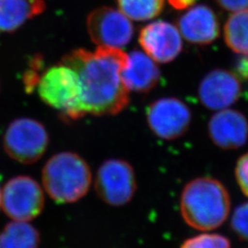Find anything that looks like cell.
I'll return each mask as SVG.
<instances>
[{
  "label": "cell",
  "mask_w": 248,
  "mask_h": 248,
  "mask_svg": "<svg viewBox=\"0 0 248 248\" xmlns=\"http://www.w3.org/2000/svg\"><path fill=\"white\" fill-rule=\"evenodd\" d=\"M142 51L155 62H173L182 52V36L177 26L156 20L145 25L138 37Z\"/></svg>",
  "instance_id": "30bf717a"
},
{
  "label": "cell",
  "mask_w": 248,
  "mask_h": 248,
  "mask_svg": "<svg viewBox=\"0 0 248 248\" xmlns=\"http://www.w3.org/2000/svg\"><path fill=\"white\" fill-rule=\"evenodd\" d=\"M241 95L240 80L233 73L214 69L209 72L199 87V98L204 106L213 110L228 108Z\"/></svg>",
  "instance_id": "8fae6325"
},
{
  "label": "cell",
  "mask_w": 248,
  "mask_h": 248,
  "mask_svg": "<svg viewBox=\"0 0 248 248\" xmlns=\"http://www.w3.org/2000/svg\"><path fill=\"white\" fill-rule=\"evenodd\" d=\"M119 9L131 20L145 21L159 16L165 0H117Z\"/></svg>",
  "instance_id": "ac0fdd59"
},
{
  "label": "cell",
  "mask_w": 248,
  "mask_h": 248,
  "mask_svg": "<svg viewBox=\"0 0 248 248\" xmlns=\"http://www.w3.org/2000/svg\"><path fill=\"white\" fill-rule=\"evenodd\" d=\"M235 76L243 80H248V54H242L235 63Z\"/></svg>",
  "instance_id": "603a6c76"
},
{
  "label": "cell",
  "mask_w": 248,
  "mask_h": 248,
  "mask_svg": "<svg viewBox=\"0 0 248 248\" xmlns=\"http://www.w3.org/2000/svg\"><path fill=\"white\" fill-rule=\"evenodd\" d=\"M180 248H231V243L222 234L202 233L186 239Z\"/></svg>",
  "instance_id": "d6986e66"
},
{
  "label": "cell",
  "mask_w": 248,
  "mask_h": 248,
  "mask_svg": "<svg viewBox=\"0 0 248 248\" xmlns=\"http://www.w3.org/2000/svg\"><path fill=\"white\" fill-rule=\"evenodd\" d=\"M90 40L97 46L122 49L129 45L134 33L132 20L120 9L103 6L92 10L87 18Z\"/></svg>",
  "instance_id": "ba28073f"
},
{
  "label": "cell",
  "mask_w": 248,
  "mask_h": 248,
  "mask_svg": "<svg viewBox=\"0 0 248 248\" xmlns=\"http://www.w3.org/2000/svg\"><path fill=\"white\" fill-rule=\"evenodd\" d=\"M224 40L232 52L248 54V9L233 12L227 19Z\"/></svg>",
  "instance_id": "e0dca14e"
},
{
  "label": "cell",
  "mask_w": 248,
  "mask_h": 248,
  "mask_svg": "<svg viewBox=\"0 0 248 248\" xmlns=\"http://www.w3.org/2000/svg\"><path fill=\"white\" fill-rule=\"evenodd\" d=\"M40 233L27 222L8 223L0 232V248H38Z\"/></svg>",
  "instance_id": "2e32d148"
},
{
  "label": "cell",
  "mask_w": 248,
  "mask_h": 248,
  "mask_svg": "<svg viewBox=\"0 0 248 248\" xmlns=\"http://www.w3.org/2000/svg\"><path fill=\"white\" fill-rule=\"evenodd\" d=\"M136 188L135 172L129 162L111 158L98 168L95 190L105 203L114 207L124 206L132 201Z\"/></svg>",
  "instance_id": "8992f818"
},
{
  "label": "cell",
  "mask_w": 248,
  "mask_h": 248,
  "mask_svg": "<svg viewBox=\"0 0 248 248\" xmlns=\"http://www.w3.org/2000/svg\"><path fill=\"white\" fill-rule=\"evenodd\" d=\"M217 3L226 10L239 11L248 9V0H216Z\"/></svg>",
  "instance_id": "7402d4cb"
},
{
  "label": "cell",
  "mask_w": 248,
  "mask_h": 248,
  "mask_svg": "<svg viewBox=\"0 0 248 248\" xmlns=\"http://www.w3.org/2000/svg\"><path fill=\"white\" fill-rule=\"evenodd\" d=\"M235 177L244 195L248 197V152L240 157L236 168Z\"/></svg>",
  "instance_id": "44dd1931"
},
{
  "label": "cell",
  "mask_w": 248,
  "mask_h": 248,
  "mask_svg": "<svg viewBox=\"0 0 248 248\" xmlns=\"http://www.w3.org/2000/svg\"><path fill=\"white\" fill-rule=\"evenodd\" d=\"M177 29L182 38L196 45H210L220 34L217 16L206 5H198L188 9L177 20Z\"/></svg>",
  "instance_id": "4fadbf2b"
},
{
  "label": "cell",
  "mask_w": 248,
  "mask_h": 248,
  "mask_svg": "<svg viewBox=\"0 0 248 248\" xmlns=\"http://www.w3.org/2000/svg\"><path fill=\"white\" fill-rule=\"evenodd\" d=\"M208 132L211 140L219 148L238 149L248 142V119L238 110L221 109L211 118Z\"/></svg>",
  "instance_id": "7c38bea8"
},
{
  "label": "cell",
  "mask_w": 248,
  "mask_h": 248,
  "mask_svg": "<svg viewBox=\"0 0 248 248\" xmlns=\"http://www.w3.org/2000/svg\"><path fill=\"white\" fill-rule=\"evenodd\" d=\"M1 195H2V193H1V190H0V205H1Z\"/></svg>",
  "instance_id": "d4e9b609"
},
{
  "label": "cell",
  "mask_w": 248,
  "mask_h": 248,
  "mask_svg": "<svg viewBox=\"0 0 248 248\" xmlns=\"http://www.w3.org/2000/svg\"><path fill=\"white\" fill-rule=\"evenodd\" d=\"M196 0H168L169 5L174 9L184 10L194 5Z\"/></svg>",
  "instance_id": "cb8c5ba5"
},
{
  "label": "cell",
  "mask_w": 248,
  "mask_h": 248,
  "mask_svg": "<svg viewBox=\"0 0 248 248\" xmlns=\"http://www.w3.org/2000/svg\"><path fill=\"white\" fill-rule=\"evenodd\" d=\"M191 111L179 98L168 97L152 102L146 110L151 131L164 140H175L187 132L191 124Z\"/></svg>",
  "instance_id": "9c48e42d"
},
{
  "label": "cell",
  "mask_w": 248,
  "mask_h": 248,
  "mask_svg": "<svg viewBox=\"0 0 248 248\" xmlns=\"http://www.w3.org/2000/svg\"><path fill=\"white\" fill-rule=\"evenodd\" d=\"M42 180L47 194L55 202L73 203L87 195L92 182L86 160L73 152H61L46 162Z\"/></svg>",
  "instance_id": "3957f363"
},
{
  "label": "cell",
  "mask_w": 248,
  "mask_h": 248,
  "mask_svg": "<svg viewBox=\"0 0 248 248\" xmlns=\"http://www.w3.org/2000/svg\"><path fill=\"white\" fill-rule=\"evenodd\" d=\"M1 202L4 213L17 222H30L45 208V194L34 178L18 176L5 184Z\"/></svg>",
  "instance_id": "52a82bcc"
},
{
  "label": "cell",
  "mask_w": 248,
  "mask_h": 248,
  "mask_svg": "<svg viewBox=\"0 0 248 248\" xmlns=\"http://www.w3.org/2000/svg\"><path fill=\"white\" fill-rule=\"evenodd\" d=\"M231 211L228 190L213 177H198L189 181L180 197L181 215L190 227L201 231L219 228Z\"/></svg>",
  "instance_id": "7a4b0ae2"
},
{
  "label": "cell",
  "mask_w": 248,
  "mask_h": 248,
  "mask_svg": "<svg viewBox=\"0 0 248 248\" xmlns=\"http://www.w3.org/2000/svg\"><path fill=\"white\" fill-rule=\"evenodd\" d=\"M129 61L122 73L128 91L148 93L155 89L161 78L159 67L143 51L135 50L128 54Z\"/></svg>",
  "instance_id": "5bb4252c"
},
{
  "label": "cell",
  "mask_w": 248,
  "mask_h": 248,
  "mask_svg": "<svg viewBox=\"0 0 248 248\" xmlns=\"http://www.w3.org/2000/svg\"><path fill=\"white\" fill-rule=\"evenodd\" d=\"M45 9V0H0V32L16 31Z\"/></svg>",
  "instance_id": "9a60e30c"
},
{
  "label": "cell",
  "mask_w": 248,
  "mask_h": 248,
  "mask_svg": "<svg viewBox=\"0 0 248 248\" xmlns=\"http://www.w3.org/2000/svg\"><path fill=\"white\" fill-rule=\"evenodd\" d=\"M49 142L45 125L26 117L10 123L3 137V147L7 155L23 165H32L41 159Z\"/></svg>",
  "instance_id": "5b68a950"
},
{
  "label": "cell",
  "mask_w": 248,
  "mask_h": 248,
  "mask_svg": "<svg viewBox=\"0 0 248 248\" xmlns=\"http://www.w3.org/2000/svg\"><path fill=\"white\" fill-rule=\"evenodd\" d=\"M231 228L239 239L248 242V202L234 210L231 218Z\"/></svg>",
  "instance_id": "ffe728a7"
},
{
  "label": "cell",
  "mask_w": 248,
  "mask_h": 248,
  "mask_svg": "<svg viewBox=\"0 0 248 248\" xmlns=\"http://www.w3.org/2000/svg\"><path fill=\"white\" fill-rule=\"evenodd\" d=\"M128 61L122 49L104 46H97L93 52L76 49L62 57L61 62L78 76L87 114L116 115L129 105L130 92L122 78Z\"/></svg>",
  "instance_id": "6da1fadb"
},
{
  "label": "cell",
  "mask_w": 248,
  "mask_h": 248,
  "mask_svg": "<svg viewBox=\"0 0 248 248\" xmlns=\"http://www.w3.org/2000/svg\"><path fill=\"white\" fill-rule=\"evenodd\" d=\"M37 90L45 104L59 112L63 120L78 121L87 114L83 106L78 76L62 62L43 73Z\"/></svg>",
  "instance_id": "277c9868"
}]
</instances>
